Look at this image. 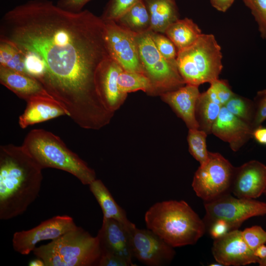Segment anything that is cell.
<instances>
[{
  "mask_svg": "<svg viewBox=\"0 0 266 266\" xmlns=\"http://www.w3.org/2000/svg\"><path fill=\"white\" fill-rule=\"evenodd\" d=\"M97 236L101 252L113 253L126 260L130 266H136L133 262L130 230L126 226L115 220L103 218Z\"/></svg>",
  "mask_w": 266,
  "mask_h": 266,
  "instance_id": "2e32d148",
  "label": "cell"
},
{
  "mask_svg": "<svg viewBox=\"0 0 266 266\" xmlns=\"http://www.w3.org/2000/svg\"><path fill=\"white\" fill-rule=\"evenodd\" d=\"M200 95L199 86L186 84L160 97L184 121L189 129H199L196 117V107Z\"/></svg>",
  "mask_w": 266,
  "mask_h": 266,
  "instance_id": "ac0fdd59",
  "label": "cell"
},
{
  "mask_svg": "<svg viewBox=\"0 0 266 266\" xmlns=\"http://www.w3.org/2000/svg\"><path fill=\"white\" fill-rule=\"evenodd\" d=\"M224 106L233 114L252 126L255 113L251 101L234 94Z\"/></svg>",
  "mask_w": 266,
  "mask_h": 266,
  "instance_id": "f1b7e54d",
  "label": "cell"
},
{
  "mask_svg": "<svg viewBox=\"0 0 266 266\" xmlns=\"http://www.w3.org/2000/svg\"><path fill=\"white\" fill-rule=\"evenodd\" d=\"M133 257L148 266L168 265L173 259L175 251L171 246L149 229L135 227L130 230Z\"/></svg>",
  "mask_w": 266,
  "mask_h": 266,
  "instance_id": "8fae6325",
  "label": "cell"
},
{
  "mask_svg": "<svg viewBox=\"0 0 266 266\" xmlns=\"http://www.w3.org/2000/svg\"><path fill=\"white\" fill-rule=\"evenodd\" d=\"M0 40L39 63L38 81L79 127L98 130L109 121L112 113L101 103L96 84L99 66L110 57L100 17L30 0L1 17Z\"/></svg>",
  "mask_w": 266,
  "mask_h": 266,
  "instance_id": "6da1fadb",
  "label": "cell"
},
{
  "mask_svg": "<svg viewBox=\"0 0 266 266\" xmlns=\"http://www.w3.org/2000/svg\"><path fill=\"white\" fill-rule=\"evenodd\" d=\"M253 128L235 116L224 106L213 124L211 133L228 143L231 149L237 151L252 137Z\"/></svg>",
  "mask_w": 266,
  "mask_h": 266,
  "instance_id": "e0dca14e",
  "label": "cell"
},
{
  "mask_svg": "<svg viewBox=\"0 0 266 266\" xmlns=\"http://www.w3.org/2000/svg\"><path fill=\"white\" fill-rule=\"evenodd\" d=\"M212 253L216 262L222 266H241L259 263L260 259L244 241L242 231H230L223 236L215 239Z\"/></svg>",
  "mask_w": 266,
  "mask_h": 266,
  "instance_id": "4fadbf2b",
  "label": "cell"
},
{
  "mask_svg": "<svg viewBox=\"0 0 266 266\" xmlns=\"http://www.w3.org/2000/svg\"><path fill=\"white\" fill-rule=\"evenodd\" d=\"M252 137L259 144L266 145V128L261 126L255 128L253 131Z\"/></svg>",
  "mask_w": 266,
  "mask_h": 266,
  "instance_id": "74e56055",
  "label": "cell"
},
{
  "mask_svg": "<svg viewBox=\"0 0 266 266\" xmlns=\"http://www.w3.org/2000/svg\"><path fill=\"white\" fill-rule=\"evenodd\" d=\"M98 266H130L129 263L118 256L107 252L101 251Z\"/></svg>",
  "mask_w": 266,
  "mask_h": 266,
  "instance_id": "d590c367",
  "label": "cell"
},
{
  "mask_svg": "<svg viewBox=\"0 0 266 266\" xmlns=\"http://www.w3.org/2000/svg\"><path fill=\"white\" fill-rule=\"evenodd\" d=\"M140 0H109L102 15L103 21L116 22Z\"/></svg>",
  "mask_w": 266,
  "mask_h": 266,
  "instance_id": "f546056e",
  "label": "cell"
},
{
  "mask_svg": "<svg viewBox=\"0 0 266 266\" xmlns=\"http://www.w3.org/2000/svg\"><path fill=\"white\" fill-rule=\"evenodd\" d=\"M0 66L27 74L23 54L11 44L0 40Z\"/></svg>",
  "mask_w": 266,
  "mask_h": 266,
  "instance_id": "4316f807",
  "label": "cell"
},
{
  "mask_svg": "<svg viewBox=\"0 0 266 266\" xmlns=\"http://www.w3.org/2000/svg\"><path fill=\"white\" fill-rule=\"evenodd\" d=\"M258 264L260 266H266V258L260 260Z\"/></svg>",
  "mask_w": 266,
  "mask_h": 266,
  "instance_id": "7bdbcfd3",
  "label": "cell"
},
{
  "mask_svg": "<svg viewBox=\"0 0 266 266\" xmlns=\"http://www.w3.org/2000/svg\"><path fill=\"white\" fill-rule=\"evenodd\" d=\"M242 234L246 244L253 251L266 243V231L260 226L247 228L242 231Z\"/></svg>",
  "mask_w": 266,
  "mask_h": 266,
  "instance_id": "d6a6232c",
  "label": "cell"
},
{
  "mask_svg": "<svg viewBox=\"0 0 266 266\" xmlns=\"http://www.w3.org/2000/svg\"><path fill=\"white\" fill-rule=\"evenodd\" d=\"M77 227L70 216L53 217L30 230L15 232L12 238L13 249L22 255H28L39 242L55 239Z\"/></svg>",
  "mask_w": 266,
  "mask_h": 266,
  "instance_id": "7c38bea8",
  "label": "cell"
},
{
  "mask_svg": "<svg viewBox=\"0 0 266 266\" xmlns=\"http://www.w3.org/2000/svg\"><path fill=\"white\" fill-rule=\"evenodd\" d=\"M235 169L221 154L209 152L206 163L200 165L195 173L193 190L204 202L230 193Z\"/></svg>",
  "mask_w": 266,
  "mask_h": 266,
  "instance_id": "ba28073f",
  "label": "cell"
},
{
  "mask_svg": "<svg viewBox=\"0 0 266 266\" xmlns=\"http://www.w3.org/2000/svg\"><path fill=\"white\" fill-rule=\"evenodd\" d=\"M205 215L203 221L206 227L216 220L226 221L231 231L238 228L246 220L266 215V202L234 197L230 193L213 200L205 201Z\"/></svg>",
  "mask_w": 266,
  "mask_h": 266,
  "instance_id": "9c48e42d",
  "label": "cell"
},
{
  "mask_svg": "<svg viewBox=\"0 0 266 266\" xmlns=\"http://www.w3.org/2000/svg\"><path fill=\"white\" fill-rule=\"evenodd\" d=\"M115 22L136 34L150 30L149 14L142 0L136 2Z\"/></svg>",
  "mask_w": 266,
  "mask_h": 266,
  "instance_id": "cb8c5ba5",
  "label": "cell"
},
{
  "mask_svg": "<svg viewBox=\"0 0 266 266\" xmlns=\"http://www.w3.org/2000/svg\"><path fill=\"white\" fill-rule=\"evenodd\" d=\"M118 85L124 94L142 91L150 96L151 86L148 77L142 73L123 70L119 75Z\"/></svg>",
  "mask_w": 266,
  "mask_h": 266,
  "instance_id": "484cf974",
  "label": "cell"
},
{
  "mask_svg": "<svg viewBox=\"0 0 266 266\" xmlns=\"http://www.w3.org/2000/svg\"><path fill=\"white\" fill-rule=\"evenodd\" d=\"M209 266H222V265L221 264H220L219 263H218L217 262H216L215 263L211 264L210 265H209Z\"/></svg>",
  "mask_w": 266,
  "mask_h": 266,
  "instance_id": "ee69618b",
  "label": "cell"
},
{
  "mask_svg": "<svg viewBox=\"0 0 266 266\" xmlns=\"http://www.w3.org/2000/svg\"><path fill=\"white\" fill-rule=\"evenodd\" d=\"M104 39L110 57L126 71L142 73L136 33L114 21H104Z\"/></svg>",
  "mask_w": 266,
  "mask_h": 266,
  "instance_id": "30bf717a",
  "label": "cell"
},
{
  "mask_svg": "<svg viewBox=\"0 0 266 266\" xmlns=\"http://www.w3.org/2000/svg\"><path fill=\"white\" fill-rule=\"evenodd\" d=\"M89 186L102 210L103 218L115 220L129 230L135 226L128 219L125 211L117 204L101 180L95 179Z\"/></svg>",
  "mask_w": 266,
  "mask_h": 266,
  "instance_id": "7402d4cb",
  "label": "cell"
},
{
  "mask_svg": "<svg viewBox=\"0 0 266 266\" xmlns=\"http://www.w3.org/2000/svg\"><path fill=\"white\" fill-rule=\"evenodd\" d=\"M42 169L21 146H0V219L24 213L38 196Z\"/></svg>",
  "mask_w": 266,
  "mask_h": 266,
  "instance_id": "7a4b0ae2",
  "label": "cell"
},
{
  "mask_svg": "<svg viewBox=\"0 0 266 266\" xmlns=\"http://www.w3.org/2000/svg\"><path fill=\"white\" fill-rule=\"evenodd\" d=\"M33 252L45 266H93L98 265L101 252L98 236L77 226Z\"/></svg>",
  "mask_w": 266,
  "mask_h": 266,
  "instance_id": "5b68a950",
  "label": "cell"
},
{
  "mask_svg": "<svg viewBox=\"0 0 266 266\" xmlns=\"http://www.w3.org/2000/svg\"><path fill=\"white\" fill-rule=\"evenodd\" d=\"M148 11L150 30L165 34L167 28L179 18L175 0H142Z\"/></svg>",
  "mask_w": 266,
  "mask_h": 266,
  "instance_id": "44dd1931",
  "label": "cell"
},
{
  "mask_svg": "<svg viewBox=\"0 0 266 266\" xmlns=\"http://www.w3.org/2000/svg\"><path fill=\"white\" fill-rule=\"evenodd\" d=\"M91 0H59L57 5L68 11L79 12Z\"/></svg>",
  "mask_w": 266,
  "mask_h": 266,
  "instance_id": "8d00e7d4",
  "label": "cell"
},
{
  "mask_svg": "<svg viewBox=\"0 0 266 266\" xmlns=\"http://www.w3.org/2000/svg\"><path fill=\"white\" fill-rule=\"evenodd\" d=\"M30 266H45V264L42 260L37 258L36 259L33 260L29 264Z\"/></svg>",
  "mask_w": 266,
  "mask_h": 266,
  "instance_id": "b9f144b4",
  "label": "cell"
},
{
  "mask_svg": "<svg viewBox=\"0 0 266 266\" xmlns=\"http://www.w3.org/2000/svg\"><path fill=\"white\" fill-rule=\"evenodd\" d=\"M222 107L211 101L205 92L200 93L196 107V117L199 129L207 134L211 133L212 126L218 118Z\"/></svg>",
  "mask_w": 266,
  "mask_h": 266,
  "instance_id": "d4e9b609",
  "label": "cell"
},
{
  "mask_svg": "<svg viewBox=\"0 0 266 266\" xmlns=\"http://www.w3.org/2000/svg\"><path fill=\"white\" fill-rule=\"evenodd\" d=\"M210 84L213 87L217 97L222 106H224L234 95V93L232 91L228 83L225 80L218 79Z\"/></svg>",
  "mask_w": 266,
  "mask_h": 266,
  "instance_id": "836d02e7",
  "label": "cell"
},
{
  "mask_svg": "<svg viewBox=\"0 0 266 266\" xmlns=\"http://www.w3.org/2000/svg\"><path fill=\"white\" fill-rule=\"evenodd\" d=\"M143 73L150 80V96H157L186 85L176 62L165 58L155 45L149 31L136 36Z\"/></svg>",
  "mask_w": 266,
  "mask_h": 266,
  "instance_id": "52a82bcc",
  "label": "cell"
},
{
  "mask_svg": "<svg viewBox=\"0 0 266 266\" xmlns=\"http://www.w3.org/2000/svg\"><path fill=\"white\" fill-rule=\"evenodd\" d=\"M255 255L260 260L266 258V245L265 244L258 246L254 251Z\"/></svg>",
  "mask_w": 266,
  "mask_h": 266,
  "instance_id": "ab89813d",
  "label": "cell"
},
{
  "mask_svg": "<svg viewBox=\"0 0 266 266\" xmlns=\"http://www.w3.org/2000/svg\"><path fill=\"white\" fill-rule=\"evenodd\" d=\"M266 189V166L252 160L235 169L231 192L239 198L255 199Z\"/></svg>",
  "mask_w": 266,
  "mask_h": 266,
  "instance_id": "9a60e30c",
  "label": "cell"
},
{
  "mask_svg": "<svg viewBox=\"0 0 266 266\" xmlns=\"http://www.w3.org/2000/svg\"><path fill=\"white\" fill-rule=\"evenodd\" d=\"M151 37L160 54L166 59L176 62L178 51L171 40L165 34L149 31Z\"/></svg>",
  "mask_w": 266,
  "mask_h": 266,
  "instance_id": "4dcf8cb0",
  "label": "cell"
},
{
  "mask_svg": "<svg viewBox=\"0 0 266 266\" xmlns=\"http://www.w3.org/2000/svg\"><path fill=\"white\" fill-rule=\"evenodd\" d=\"M206 229L208 230L210 235L214 240L223 236L231 231L229 224L222 220H216L211 222L206 227Z\"/></svg>",
  "mask_w": 266,
  "mask_h": 266,
  "instance_id": "e575fe53",
  "label": "cell"
},
{
  "mask_svg": "<svg viewBox=\"0 0 266 266\" xmlns=\"http://www.w3.org/2000/svg\"><path fill=\"white\" fill-rule=\"evenodd\" d=\"M207 135L206 133L199 129H189L187 136L189 151L200 165L205 164L209 157L206 146Z\"/></svg>",
  "mask_w": 266,
  "mask_h": 266,
  "instance_id": "83f0119b",
  "label": "cell"
},
{
  "mask_svg": "<svg viewBox=\"0 0 266 266\" xmlns=\"http://www.w3.org/2000/svg\"><path fill=\"white\" fill-rule=\"evenodd\" d=\"M256 21L262 37L266 40V0H243Z\"/></svg>",
  "mask_w": 266,
  "mask_h": 266,
  "instance_id": "1f68e13d",
  "label": "cell"
},
{
  "mask_svg": "<svg viewBox=\"0 0 266 266\" xmlns=\"http://www.w3.org/2000/svg\"><path fill=\"white\" fill-rule=\"evenodd\" d=\"M124 69L111 57L106 59L99 66L96 84L99 99L108 111L114 113L125 102L128 94L119 89L118 78Z\"/></svg>",
  "mask_w": 266,
  "mask_h": 266,
  "instance_id": "5bb4252c",
  "label": "cell"
},
{
  "mask_svg": "<svg viewBox=\"0 0 266 266\" xmlns=\"http://www.w3.org/2000/svg\"><path fill=\"white\" fill-rule=\"evenodd\" d=\"M201 34V31L198 25L188 18L179 19L171 24L165 33L178 51L191 46Z\"/></svg>",
  "mask_w": 266,
  "mask_h": 266,
  "instance_id": "603a6c76",
  "label": "cell"
},
{
  "mask_svg": "<svg viewBox=\"0 0 266 266\" xmlns=\"http://www.w3.org/2000/svg\"><path fill=\"white\" fill-rule=\"evenodd\" d=\"M0 82L26 102L36 98H53L35 78L1 66Z\"/></svg>",
  "mask_w": 266,
  "mask_h": 266,
  "instance_id": "d6986e66",
  "label": "cell"
},
{
  "mask_svg": "<svg viewBox=\"0 0 266 266\" xmlns=\"http://www.w3.org/2000/svg\"><path fill=\"white\" fill-rule=\"evenodd\" d=\"M264 194H265L266 196V189L264 193Z\"/></svg>",
  "mask_w": 266,
  "mask_h": 266,
  "instance_id": "f6af8a7d",
  "label": "cell"
},
{
  "mask_svg": "<svg viewBox=\"0 0 266 266\" xmlns=\"http://www.w3.org/2000/svg\"><path fill=\"white\" fill-rule=\"evenodd\" d=\"M144 220L148 229L174 248L196 244L206 230L203 220L184 200L158 202Z\"/></svg>",
  "mask_w": 266,
  "mask_h": 266,
  "instance_id": "3957f363",
  "label": "cell"
},
{
  "mask_svg": "<svg viewBox=\"0 0 266 266\" xmlns=\"http://www.w3.org/2000/svg\"><path fill=\"white\" fill-rule=\"evenodd\" d=\"M66 115L65 109L52 98H36L27 101V106L19 118L18 124L24 129L30 126Z\"/></svg>",
  "mask_w": 266,
  "mask_h": 266,
  "instance_id": "ffe728a7",
  "label": "cell"
},
{
  "mask_svg": "<svg viewBox=\"0 0 266 266\" xmlns=\"http://www.w3.org/2000/svg\"><path fill=\"white\" fill-rule=\"evenodd\" d=\"M211 5L217 10L226 12L233 4L234 0H210Z\"/></svg>",
  "mask_w": 266,
  "mask_h": 266,
  "instance_id": "f35d334b",
  "label": "cell"
},
{
  "mask_svg": "<svg viewBox=\"0 0 266 266\" xmlns=\"http://www.w3.org/2000/svg\"><path fill=\"white\" fill-rule=\"evenodd\" d=\"M258 95L259 98L258 104L266 106V90L260 91L258 92Z\"/></svg>",
  "mask_w": 266,
  "mask_h": 266,
  "instance_id": "60d3db41",
  "label": "cell"
},
{
  "mask_svg": "<svg viewBox=\"0 0 266 266\" xmlns=\"http://www.w3.org/2000/svg\"><path fill=\"white\" fill-rule=\"evenodd\" d=\"M221 48L212 34L202 33L191 46L178 51L176 64L186 84L199 86L219 79Z\"/></svg>",
  "mask_w": 266,
  "mask_h": 266,
  "instance_id": "8992f818",
  "label": "cell"
},
{
  "mask_svg": "<svg viewBox=\"0 0 266 266\" xmlns=\"http://www.w3.org/2000/svg\"><path fill=\"white\" fill-rule=\"evenodd\" d=\"M22 146L42 169L53 168L66 171L84 185H89L96 179L94 170L58 136L49 131L41 129L31 130Z\"/></svg>",
  "mask_w": 266,
  "mask_h": 266,
  "instance_id": "277c9868",
  "label": "cell"
}]
</instances>
